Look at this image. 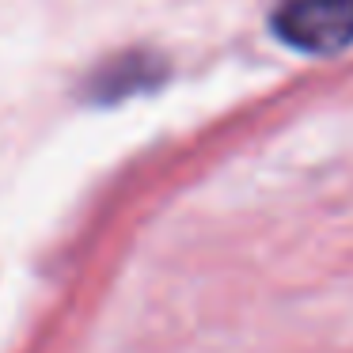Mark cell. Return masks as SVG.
Returning a JSON list of instances; mask_svg holds the SVG:
<instances>
[{
	"mask_svg": "<svg viewBox=\"0 0 353 353\" xmlns=\"http://www.w3.org/2000/svg\"><path fill=\"white\" fill-rule=\"evenodd\" d=\"M274 31L300 54H338L353 46V0H281Z\"/></svg>",
	"mask_w": 353,
	"mask_h": 353,
	"instance_id": "6da1fadb",
	"label": "cell"
}]
</instances>
